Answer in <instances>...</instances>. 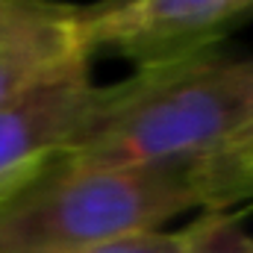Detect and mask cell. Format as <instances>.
Masks as SVG:
<instances>
[{
	"label": "cell",
	"instance_id": "4",
	"mask_svg": "<svg viewBox=\"0 0 253 253\" xmlns=\"http://www.w3.org/2000/svg\"><path fill=\"white\" fill-rule=\"evenodd\" d=\"M109 85L91 83L88 56H74L0 109V197L59 156L103 106Z\"/></svg>",
	"mask_w": 253,
	"mask_h": 253
},
{
	"label": "cell",
	"instance_id": "6",
	"mask_svg": "<svg viewBox=\"0 0 253 253\" xmlns=\"http://www.w3.org/2000/svg\"><path fill=\"white\" fill-rule=\"evenodd\" d=\"M203 159L218 212H227L233 203L253 197V126Z\"/></svg>",
	"mask_w": 253,
	"mask_h": 253
},
{
	"label": "cell",
	"instance_id": "7",
	"mask_svg": "<svg viewBox=\"0 0 253 253\" xmlns=\"http://www.w3.org/2000/svg\"><path fill=\"white\" fill-rule=\"evenodd\" d=\"M191 236L183 253H253V239L242 227V215L206 212L189 224Z\"/></svg>",
	"mask_w": 253,
	"mask_h": 253
},
{
	"label": "cell",
	"instance_id": "9",
	"mask_svg": "<svg viewBox=\"0 0 253 253\" xmlns=\"http://www.w3.org/2000/svg\"><path fill=\"white\" fill-rule=\"evenodd\" d=\"M191 230H147V233H135V236H124L106 245H97L91 251H80V253H183L189 245Z\"/></svg>",
	"mask_w": 253,
	"mask_h": 253
},
{
	"label": "cell",
	"instance_id": "3",
	"mask_svg": "<svg viewBox=\"0 0 253 253\" xmlns=\"http://www.w3.org/2000/svg\"><path fill=\"white\" fill-rule=\"evenodd\" d=\"M251 12L253 0H97L74 6L71 30L88 59L112 50L138 68H156L212 50Z\"/></svg>",
	"mask_w": 253,
	"mask_h": 253
},
{
	"label": "cell",
	"instance_id": "8",
	"mask_svg": "<svg viewBox=\"0 0 253 253\" xmlns=\"http://www.w3.org/2000/svg\"><path fill=\"white\" fill-rule=\"evenodd\" d=\"M71 12V6L56 0H0V42L59 21Z\"/></svg>",
	"mask_w": 253,
	"mask_h": 253
},
{
	"label": "cell",
	"instance_id": "2",
	"mask_svg": "<svg viewBox=\"0 0 253 253\" xmlns=\"http://www.w3.org/2000/svg\"><path fill=\"white\" fill-rule=\"evenodd\" d=\"M189 209H215L206 159L80 168L53 156L0 197V253H80L162 230Z\"/></svg>",
	"mask_w": 253,
	"mask_h": 253
},
{
	"label": "cell",
	"instance_id": "5",
	"mask_svg": "<svg viewBox=\"0 0 253 253\" xmlns=\"http://www.w3.org/2000/svg\"><path fill=\"white\" fill-rule=\"evenodd\" d=\"M71 12L59 21L0 42V109L74 56H85L74 42Z\"/></svg>",
	"mask_w": 253,
	"mask_h": 253
},
{
	"label": "cell",
	"instance_id": "1",
	"mask_svg": "<svg viewBox=\"0 0 253 253\" xmlns=\"http://www.w3.org/2000/svg\"><path fill=\"white\" fill-rule=\"evenodd\" d=\"M253 126V56L215 47L177 62L138 68L109 85L103 106L65 147L80 168H135L197 159Z\"/></svg>",
	"mask_w": 253,
	"mask_h": 253
}]
</instances>
